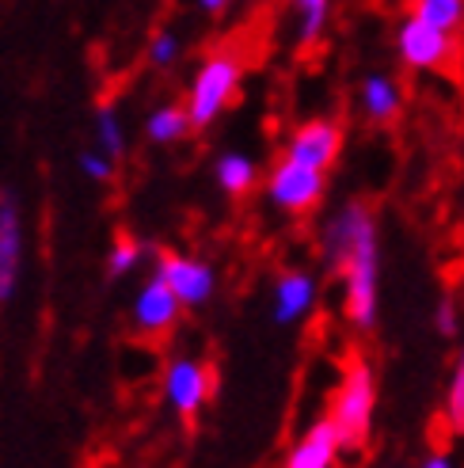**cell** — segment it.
I'll list each match as a JSON object with an SVG mask.
<instances>
[{
	"label": "cell",
	"mask_w": 464,
	"mask_h": 468,
	"mask_svg": "<svg viewBox=\"0 0 464 468\" xmlns=\"http://www.w3.org/2000/svg\"><path fill=\"white\" fill-rule=\"evenodd\" d=\"M449 464H453V461H449L446 453H430V457L423 461V468H449Z\"/></svg>",
	"instance_id": "obj_25"
},
{
	"label": "cell",
	"mask_w": 464,
	"mask_h": 468,
	"mask_svg": "<svg viewBox=\"0 0 464 468\" xmlns=\"http://www.w3.org/2000/svg\"><path fill=\"white\" fill-rule=\"evenodd\" d=\"M175 58H179V38L172 31H156L149 38V61L156 69H168V65H175Z\"/></svg>",
	"instance_id": "obj_21"
},
{
	"label": "cell",
	"mask_w": 464,
	"mask_h": 468,
	"mask_svg": "<svg viewBox=\"0 0 464 468\" xmlns=\"http://www.w3.org/2000/svg\"><path fill=\"white\" fill-rule=\"evenodd\" d=\"M293 16L301 46H312L323 35V23H328V0H293Z\"/></svg>",
	"instance_id": "obj_16"
},
{
	"label": "cell",
	"mask_w": 464,
	"mask_h": 468,
	"mask_svg": "<svg viewBox=\"0 0 464 468\" xmlns=\"http://www.w3.org/2000/svg\"><path fill=\"white\" fill-rule=\"evenodd\" d=\"M23 271V214L12 195H0V305H8L19 290Z\"/></svg>",
	"instance_id": "obj_7"
},
{
	"label": "cell",
	"mask_w": 464,
	"mask_h": 468,
	"mask_svg": "<svg viewBox=\"0 0 464 468\" xmlns=\"http://www.w3.org/2000/svg\"><path fill=\"white\" fill-rule=\"evenodd\" d=\"M145 130H149V137H153L156 145H175V142H183V137H187V130H195V122H191L187 107L168 103V107H156V111L149 114Z\"/></svg>",
	"instance_id": "obj_14"
},
{
	"label": "cell",
	"mask_w": 464,
	"mask_h": 468,
	"mask_svg": "<svg viewBox=\"0 0 464 468\" xmlns=\"http://www.w3.org/2000/svg\"><path fill=\"white\" fill-rule=\"evenodd\" d=\"M217 183L228 195H248L255 186V164L244 153H225L217 160Z\"/></svg>",
	"instance_id": "obj_15"
},
{
	"label": "cell",
	"mask_w": 464,
	"mask_h": 468,
	"mask_svg": "<svg viewBox=\"0 0 464 468\" xmlns=\"http://www.w3.org/2000/svg\"><path fill=\"white\" fill-rule=\"evenodd\" d=\"M343 149V130L335 122H309V126H301L293 137H290V145H286V156L297 160V164H309V168H328V164L339 156Z\"/></svg>",
	"instance_id": "obj_10"
},
{
	"label": "cell",
	"mask_w": 464,
	"mask_h": 468,
	"mask_svg": "<svg viewBox=\"0 0 464 468\" xmlns=\"http://www.w3.org/2000/svg\"><path fill=\"white\" fill-rule=\"evenodd\" d=\"M156 274L175 290V297H179L187 309L206 305V301H210V293H214V282H217L210 263L191 260V255H172V251L160 255Z\"/></svg>",
	"instance_id": "obj_6"
},
{
	"label": "cell",
	"mask_w": 464,
	"mask_h": 468,
	"mask_svg": "<svg viewBox=\"0 0 464 468\" xmlns=\"http://www.w3.org/2000/svg\"><path fill=\"white\" fill-rule=\"evenodd\" d=\"M312 301H316V278H309L305 271H290L278 278V286H274V320L297 324L312 309Z\"/></svg>",
	"instance_id": "obj_12"
},
{
	"label": "cell",
	"mask_w": 464,
	"mask_h": 468,
	"mask_svg": "<svg viewBox=\"0 0 464 468\" xmlns=\"http://www.w3.org/2000/svg\"><path fill=\"white\" fill-rule=\"evenodd\" d=\"M396 50L404 58V65L411 69H442L453 58V31H442L434 23L411 16L400 23V35H396Z\"/></svg>",
	"instance_id": "obj_4"
},
{
	"label": "cell",
	"mask_w": 464,
	"mask_h": 468,
	"mask_svg": "<svg viewBox=\"0 0 464 468\" xmlns=\"http://www.w3.org/2000/svg\"><path fill=\"white\" fill-rule=\"evenodd\" d=\"M137 263H142V244L133 237H119L111 244V251H107V274L111 278H126Z\"/></svg>",
	"instance_id": "obj_19"
},
{
	"label": "cell",
	"mask_w": 464,
	"mask_h": 468,
	"mask_svg": "<svg viewBox=\"0 0 464 468\" xmlns=\"http://www.w3.org/2000/svg\"><path fill=\"white\" fill-rule=\"evenodd\" d=\"M446 415H449V427L464 434V350L457 358L453 381H449V392H446Z\"/></svg>",
	"instance_id": "obj_20"
},
{
	"label": "cell",
	"mask_w": 464,
	"mask_h": 468,
	"mask_svg": "<svg viewBox=\"0 0 464 468\" xmlns=\"http://www.w3.org/2000/svg\"><path fill=\"white\" fill-rule=\"evenodd\" d=\"M210 388H214V381H210V373H206V366H198L191 358H175L168 366L164 396L183 419H195L202 411V404L210 400Z\"/></svg>",
	"instance_id": "obj_9"
},
{
	"label": "cell",
	"mask_w": 464,
	"mask_h": 468,
	"mask_svg": "<svg viewBox=\"0 0 464 468\" xmlns=\"http://www.w3.org/2000/svg\"><path fill=\"white\" fill-rule=\"evenodd\" d=\"M339 453H343V441H339L335 423L332 419H320V423L290 450L286 464L290 468H328V464H335Z\"/></svg>",
	"instance_id": "obj_11"
},
{
	"label": "cell",
	"mask_w": 464,
	"mask_h": 468,
	"mask_svg": "<svg viewBox=\"0 0 464 468\" xmlns=\"http://www.w3.org/2000/svg\"><path fill=\"white\" fill-rule=\"evenodd\" d=\"M237 88H240V58H232V54L206 58L202 69L195 73V80H191V96H187V114H191L195 130L210 126L232 103Z\"/></svg>",
	"instance_id": "obj_3"
},
{
	"label": "cell",
	"mask_w": 464,
	"mask_h": 468,
	"mask_svg": "<svg viewBox=\"0 0 464 468\" xmlns=\"http://www.w3.org/2000/svg\"><path fill=\"white\" fill-rule=\"evenodd\" d=\"M415 16L442 31H457L464 23V0H415Z\"/></svg>",
	"instance_id": "obj_17"
},
{
	"label": "cell",
	"mask_w": 464,
	"mask_h": 468,
	"mask_svg": "<svg viewBox=\"0 0 464 468\" xmlns=\"http://www.w3.org/2000/svg\"><path fill=\"white\" fill-rule=\"evenodd\" d=\"M96 142H100V149H103L111 160H119V156L126 153V133H122L119 114H114L111 103H103V107L96 111Z\"/></svg>",
	"instance_id": "obj_18"
},
{
	"label": "cell",
	"mask_w": 464,
	"mask_h": 468,
	"mask_svg": "<svg viewBox=\"0 0 464 468\" xmlns=\"http://www.w3.org/2000/svg\"><path fill=\"white\" fill-rule=\"evenodd\" d=\"M323 260L343 274V313L358 332L377 324V221L374 209L351 202L323 229Z\"/></svg>",
	"instance_id": "obj_1"
},
{
	"label": "cell",
	"mask_w": 464,
	"mask_h": 468,
	"mask_svg": "<svg viewBox=\"0 0 464 468\" xmlns=\"http://www.w3.org/2000/svg\"><path fill=\"white\" fill-rule=\"evenodd\" d=\"M267 195H270L274 206L290 209V214L312 209V206L323 198V172H320V168H309V164H297V160L286 156V160L270 172Z\"/></svg>",
	"instance_id": "obj_5"
},
{
	"label": "cell",
	"mask_w": 464,
	"mask_h": 468,
	"mask_svg": "<svg viewBox=\"0 0 464 468\" xmlns=\"http://www.w3.org/2000/svg\"><path fill=\"white\" fill-rule=\"evenodd\" d=\"M202 5V12H210V16H221L225 8H228V0H198Z\"/></svg>",
	"instance_id": "obj_24"
},
{
	"label": "cell",
	"mask_w": 464,
	"mask_h": 468,
	"mask_svg": "<svg viewBox=\"0 0 464 468\" xmlns=\"http://www.w3.org/2000/svg\"><path fill=\"white\" fill-rule=\"evenodd\" d=\"M179 313H183V301L175 297V290L160 274H153L133 301V324H137V332H145V335L172 332Z\"/></svg>",
	"instance_id": "obj_8"
},
{
	"label": "cell",
	"mask_w": 464,
	"mask_h": 468,
	"mask_svg": "<svg viewBox=\"0 0 464 468\" xmlns=\"http://www.w3.org/2000/svg\"><path fill=\"white\" fill-rule=\"evenodd\" d=\"M374 404H377V378L365 362H351L343 373V385L332 404V423L339 431L343 450H362L369 438V423H374Z\"/></svg>",
	"instance_id": "obj_2"
},
{
	"label": "cell",
	"mask_w": 464,
	"mask_h": 468,
	"mask_svg": "<svg viewBox=\"0 0 464 468\" xmlns=\"http://www.w3.org/2000/svg\"><path fill=\"white\" fill-rule=\"evenodd\" d=\"M434 327H438V335L442 339H453L457 335V309H453V301L446 297L442 305H438V313H434Z\"/></svg>",
	"instance_id": "obj_23"
},
{
	"label": "cell",
	"mask_w": 464,
	"mask_h": 468,
	"mask_svg": "<svg viewBox=\"0 0 464 468\" xmlns=\"http://www.w3.org/2000/svg\"><path fill=\"white\" fill-rule=\"evenodd\" d=\"M400 107H404V91H400L396 80L385 77V73L365 77V84H362V111L369 114V119H374V122H392L400 114Z\"/></svg>",
	"instance_id": "obj_13"
},
{
	"label": "cell",
	"mask_w": 464,
	"mask_h": 468,
	"mask_svg": "<svg viewBox=\"0 0 464 468\" xmlns=\"http://www.w3.org/2000/svg\"><path fill=\"white\" fill-rule=\"evenodd\" d=\"M80 172L88 179H96V183H107L114 176V164H111V156L103 149L100 153H80Z\"/></svg>",
	"instance_id": "obj_22"
}]
</instances>
